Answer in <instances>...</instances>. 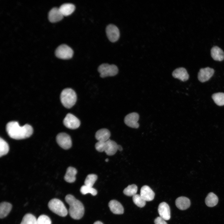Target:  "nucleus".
Wrapping results in <instances>:
<instances>
[{
  "mask_svg": "<svg viewBox=\"0 0 224 224\" xmlns=\"http://www.w3.org/2000/svg\"><path fill=\"white\" fill-rule=\"evenodd\" d=\"M6 130L9 136L12 138L19 140L28 138L33 133V128L28 124L23 126L19 125L17 121L8 122L6 126Z\"/></svg>",
  "mask_w": 224,
  "mask_h": 224,
  "instance_id": "f257e3e1",
  "label": "nucleus"
},
{
  "mask_svg": "<svg viewBox=\"0 0 224 224\" xmlns=\"http://www.w3.org/2000/svg\"><path fill=\"white\" fill-rule=\"evenodd\" d=\"M65 200L69 206L68 212L71 217L76 220L81 219L84 212V208L82 203L71 194L67 195Z\"/></svg>",
  "mask_w": 224,
  "mask_h": 224,
  "instance_id": "f03ea898",
  "label": "nucleus"
},
{
  "mask_svg": "<svg viewBox=\"0 0 224 224\" xmlns=\"http://www.w3.org/2000/svg\"><path fill=\"white\" fill-rule=\"evenodd\" d=\"M60 99L64 107L69 109L75 104L77 96L75 91L70 88L63 89L62 91Z\"/></svg>",
  "mask_w": 224,
  "mask_h": 224,
  "instance_id": "7ed1b4c3",
  "label": "nucleus"
},
{
  "mask_svg": "<svg viewBox=\"0 0 224 224\" xmlns=\"http://www.w3.org/2000/svg\"><path fill=\"white\" fill-rule=\"evenodd\" d=\"M49 209L52 212L61 217H64L68 213V210L63 203L57 198L51 199L48 203Z\"/></svg>",
  "mask_w": 224,
  "mask_h": 224,
  "instance_id": "20e7f679",
  "label": "nucleus"
},
{
  "mask_svg": "<svg viewBox=\"0 0 224 224\" xmlns=\"http://www.w3.org/2000/svg\"><path fill=\"white\" fill-rule=\"evenodd\" d=\"M100 77L103 78L107 76H113L116 75L118 72L117 67L114 64L103 63L98 68Z\"/></svg>",
  "mask_w": 224,
  "mask_h": 224,
  "instance_id": "39448f33",
  "label": "nucleus"
},
{
  "mask_svg": "<svg viewBox=\"0 0 224 224\" xmlns=\"http://www.w3.org/2000/svg\"><path fill=\"white\" fill-rule=\"evenodd\" d=\"M73 54L72 49L65 44H62L58 46L55 51V54L57 57L64 59L71 58L72 57Z\"/></svg>",
  "mask_w": 224,
  "mask_h": 224,
  "instance_id": "423d86ee",
  "label": "nucleus"
},
{
  "mask_svg": "<svg viewBox=\"0 0 224 224\" xmlns=\"http://www.w3.org/2000/svg\"><path fill=\"white\" fill-rule=\"evenodd\" d=\"M56 141L58 145L64 149H68L72 146V141L70 136L64 133H58L56 137Z\"/></svg>",
  "mask_w": 224,
  "mask_h": 224,
  "instance_id": "0eeeda50",
  "label": "nucleus"
},
{
  "mask_svg": "<svg viewBox=\"0 0 224 224\" xmlns=\"http://www.w3.org/2000/svg\"><path fill=\"white\" fill-rule=\"evenodd\" d=\"M63 124L65 127L68 128L75 129L79 127L80 122L74 115L68 113L63 120Z\"/></svg>",
  "mask_w": 224,
  "mask_h": 224,
  "instance_id": "6e6552de",
  "label": "nucleus"
},
{
  "mask_svg": "<svg viewBox=\"0 0 224 224\" xmlns=\"http://www.w3.org/2000/svg\"><path fill=\"white\" fill-rule=\"evenodd\" d=\"M106 32L109 40L112 42H115L119 39L120 36L119 30L118 27L113 24H110L106 27Z\"/></svg>",
  "mask_w": 224,
  "mask_h": 224,
  "instance_id": "1a4fd4ad",
  "label": "nucleus"
},
{
  "mask_svg": "<svg viewBox=\"0 0 224 224\" xmlns=\"http://www.w3.org/2000/svg\"><path fill=\"white\" fill-rule=\"evenodd\" d=\"M139 119V114L137 113L133 112L128 114L125 117L124 122L128 126L137 128L139 127V124L138 122Z\"/></svg>",
  "mask_w": 224,
  "mask_h": 224,
  "instance_id": "9d476101",
  "label": "nucleus"
},
{
  "mask_svg": "<svg viewBox=\"0 0 224 224\" xmlns=\"http://www.w3.org/2000/svg\"><path fill=\"white\" fill-rule=\"evenodd\" d=\"M214 72V70L208 67L202 68L198 74V78L201 82H203L208 81L213 76Z\"/></svg>",
  "mask_w": 224,
  "mask_h": 224,
  "instance_id": "9b49d317",
  "label": "nucleus"
},
{
  "mask_svg": "<svg viewBox=\"0 0 224 224\" xmlns=\"http://www.w3.org/2000/svg\"><path fill=\"white\" fill-rule=\"evenodd\" d=\"M118 146L115 142L109 139L104 142V152L108 155H113L118 150Z\"/></svg>",
  "mask_w": 224,
  "mask_h": 224,
  "instance_id": "f8f14e48",
  "label": "nucleus"
},
{
  "mask_svg": "<svg viewBox=\"0 0 224 224\" xmlns=\"http://www.w3.org/2000/svg\"><path fill=\"white\" fill-rule=\"evenodd\" d=\"M160 217L165 220H169L170 217V209L169 205L166 202L160 203L158 207Z\"/></svg>",
  "mask_w": 224,
  "mask_h": 224,
  "instance_id": "ddd939ff",
  "label": "nucleus"
},
{
  "mask_svg": "<svg viewBox=\"0 0 224 224\" xmlns=\"http://www.w3.org/2000/svg\"><path fill=\"white\" fill-rule=\"evenodd\" d=\"M140 195L146 201L152 200L155 196V193L152 189L147 185L142 187L140 190Z\"/></svg>",
  "mask_w": 224,
  "mask_h": 224,
  "instance_id": "4468645a",
  "label": "nucleus"
},
{
  "mask_svg": "<svg viewBox=\"0 0 224 224\" xmlns=\"http://www.w3.org/2000/svg\"><path fill=\"white\" fill-rule=\"evenodd\" d=\"M172 75L175 78H178L183 82L186 81L189 77L187 70L183 67L176 69L173 71Z\"/></svg>",
  "mask_w": 224,
  "mask_h": 224,
  "instance_id": "2eb2a0df",
  "label": "nucleus"
},
{
  "mask_svg": "<svg viewBox=\"0 0 224 224\" xmlns=\"http://www.w3.org/2000/svg\"><path fill=\"white\" fill-rule=\"evenodd\" d=\"M63 16L60 12L59 8L54 7L49 11L48 14V18L51 22H55L61 20Z\"/></svg>",
  "mask_w": 224,
  "mask_h": 224,
  "instance_id": "dca6fc26",
  "label": "nucleus"
},
{
  "mask_svg": "<svg viewBox=\"0 0 224 224\" xmlns=\"http://www.w3.org/2000/svg\"><path fill=\"white\" fill-rule=\"evenodd\" d=\"M108 206L110 211L114 214H123L124 212V209L122 205L117 200H111L109 203Z\"/></svg>",
  "mask_w": 224,
  "mask_h": 224,
  "instance_id": "f3484780",
  "label": "nucleus"
},
{
  "mask_svg": "<svg viewBox=\"0 0 224 224\" xmlns=\"http://www.w3.org/2000/svg\"><path fill=\"white\" fill-rule=\"evenodd\" d=\"M176 207L181 210H185L190 206V201L187 198L181 196L178 198L175 201Z\"/></svg>",
  "mask_w": 224,
  "mask_h": 224,
  "instance_id": "a211bd4d",
  "label": "nucleus"
},
{
  "mask_svg": "<svg viewBox=\"0 0 224 224\" xmlns=\"http://www.w3.org/2000/svg\"><path fill=\"white\" fill-rule=\"evenodd\" d=\"M110 136V131L106 128H102L98 130L95 134V138L98 141L105 142L109 139Z\"/></svg>",
  "mask_w": 224,
  "mask_h": 224,
  "instance_id": "6ab92c4d",
  "label": "nucleus"
},
{
  "mask_svg": "<svg viewBox=\"0 0 224 224\" xmlns=\"http://www.w3.org/2000/svg\"><path fill=\"white\" fill-rule=\"evenodd\" d=\"M211 56L215 60L222 61L224 59V52L217 46L213 47L211 50Z\"/></svg>",
  "mask_w": 224,
  "mask_h": 224,
  "instance_id": "aec40b11",
  "label": "nucleus"
},
{
  "mask_svg": "<svg viewBox=\"0 0 224 224\" xmlns=\"http://www.w3.org/2000/svg\"><path fill=\"white\" fill-rule=\"evenodd\" d=\"M77 173L76 169L71 166L68 167L64 177L65 180L70 183L74 182L76 179V175Z\"/></svg>",
  "mask_w": 224,
  "mask_h": 224,
  "instance_id": "412c9836",
  "label": "nucleus"
},
{
  "mask_svg": "<svg viewBox=\"0 0 224 224\" xmlns=\"http://www.w3.org/2000/svg\"><path fill=\"white\" fill-rule=\"evenodd\" d=\"M63 16H67L71 14L75 10L74 5L70 3H65L62 5L59 8Z\"/></svg>",
  "mask_w": 224,
  "mask_h": 224,
  "instance_id": "4be33fe9",
  "label": "nucleus"
},
{
  "mask_svg": "<svg viewBox=\"0 0 224 224\" xmlns=\"http://www.w3.org/2000/svg\"><path fill=\"white\" fill-rule=\"evenodd\" d=\"M12 205L7 202H2L0 204V217L3 218L6 217L12 208Z\"/></svg>",
  "mask_w": 224,
  "mask_h": 224,
  "instance_id": "5701e85b",
  "label": "nucleus"
},
{
  "mask_svg": "<svg viewBox=\"0 0 224 224\" xmlns=\"http://www.w3.org/2000/svg\"><path fill=\"white\" fill-rule=\"evenodd\" d=\"M218 201V197L212 192L209 193L205 200L206 205L209 207H213L216 206L217 204Z\"/></svg>",
  "mask_w": 224,
  "mask_h": 224,
  "instance_id": "b1692460",
  "label": "nucleus"
},
{
  "mask_svg": "<svg viewBox=\"0 0 224 224\" xmlns=\"http://www.w3.org/2000/svg\"><path fill=\"white\" fill-rule=\"evenodd\" d=\"M20 224H37V219L33 215L27 213L24 216Z\"/></svg>",
  "mask_w": 224,
  "mask_h": 224,
  "instance_id": "393cba45",
  "label": "nucleus"
},
{
  "mask_svg": "<svg viewBox=\"0 0 224 224\" xmlns=\"http://www.w3.org/2000/svg\"><path fill=\"white\" fill-rule=\"evenodd\" d=\"M212 98L215 103L218 105H224V93L218 92L213 94Z\"/></svg>",
  "mask_w": 224,
  "mask_h": 224,
  "instance_id": "a878e982",
  "label": "nucleus"
},
{
  "mask_svg": "<svg viewBox=\"0 0 224 224\" xmlns=\"http://www.w3.org/2000/svg\"><path fill=\"white\" fill-rule=\"evenodd\" d=\"M138 190V187L135 184L128 185L123 191V193L125 195L129 196H133L136 194Z\"/></svg>",
  "mask_w": 224,
  "mask_h": 224,
  "instance_id": "bb28decb",
  "label": "nucleus"
},
{
  "mask_svg": "<svg viewBox=\"0 0 224 224\" xmlns=\"http://www.w3.org/2000/svg\"><path fill=\"white\" fill-rule=\"evenodd\" d=\"M9 150V146L8 143L3 139L0 138V156L6 155Z\"/></svg>",
  "mask_w": 224,
  "mask_h": 224,
  "instance_id": "cd10ccee",
  "label": "nucleus"
},
{
  "mask_svg": "<svg viewBox=\"0 0 224 224\" xmlns=\"http://www.w3.org/2000/svg\"><path fill=\"white\" fill-rule=\"evenodd\" d=\"M81 193L83 194H86L90 193L93 196L96 195L97 193V190L92 187L86 186L85 185L82 186L80 189Z\"/></svg>",
  "mask_w": 224,
  "mask_h": 224,
  "instance_id": "c85d7f7f",
  "label": "nucleus"
},
{
  "mask_svg": "<svg viewBox=\"0 0 224 224\" xmlns=\"http://www.w3.org/2000/svg\"><path fill=\"white\" fill-rule=\"evenodd\" d=\"M133 200L134 203L140 208L144 207L146 203V201L141 196L140 194H136L133 196Z\"/></svg>",
  "mask_w": 224,
  "mask_h": 224,
  "instance_id": "c756f323",
  "label": "nucleus"
},
{
  "mask_svg": "<svg viewBox=\"0 0 224 224\" xmlns=\"http://www.w3.org/2000/svg\"><path fill=\"white\" fill-rule=\"evenodd\" d=\"M97 179V176L94 174H89L86 176L84 181L85 185L92 187Z\"/></svg>",
  "mask_w": 224,
  "mask_h": 224,
  "instance_id": "7c9ffc66",
  "label": "nucleus"
},
{
  "mask_svg": "<svg viewBox=\"0 0 224 224\" xmlns=\"http://www.w3.org/2000/svg\"><path fill=\"white\" fill-rule=\"evenodd\" d=\"M37 224H51V221L47 215H41L37 219Z\"/></svg>",
  "mask_w": 224,
  "mask_h": 224,
  "instance_id": "2f4dec72",
  "label": "nucleus"
},
{
  "mask_svg": "<svg viewBox=\"0 0 224 224\" xmlns=\"http://www.w3.org/2000/svg\"><path fill=\"white\" fill-rule=\"evenodd\" d=\"M155 224H167L165 220L160 217H156L154 220Z\"/></svg>",
  "mask_w": 224,
  "mask_h": 224,
  "instance_id": "473e14b6",
  "label": "nucleus"
},
{
  "mask_svg": "<svg viewBox=\"0 0 224 224\" xmlns=\"http://www.w3.org/2000/svg\"><path fill=\"white\" fill-rule=\"evenodd\" d=\"M123 148L120 145H118V150H119V151H121L122 150Z\"/></svg>",
  "mask_w": 224,
  "mask_h": 224,
  "instance_id": "72a5a7b5",
  "label": "nucleus"
},
{
  "mask_svg": "<svg viewBox=\"0 0 224 224\" xmlns=\"http://www.w3.org/2000/svg\"><path fill=\"white\" fill-rule=\"evenodd\" d=\"M93 224H103V223L100 221H97L95 222Z\"/></svg>",
  "mask_w": 224,
  "mask_h": 224,
  "instance_id": "f704fd0d",
  "label": "nucleus"
},
{
  "mask_svg": "<svg viewBox=\"0 0 224 224\" xmlns=\"http://www.w3.org/2000/svg\"><path fill=\"white\" fill-rule=\"evenodd\" d=\"M105 161L106 162H108V161H109V159H108L107 158V159H105Z\"/></svg>",
  "mask_w": 224,
  "mask_h": 224,
  "instance_id": "c9c22d12",
  "label": "nucleus"
}]
</instances>
